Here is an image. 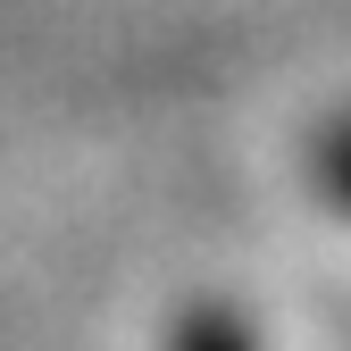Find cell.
Returning a JSON list of instances; mask_svg holds the SVG:
<instances>
[{
    "instance_id": "6da1fadb",
    "label": "cell",
    "mask_w": 351,
    "mask_h": 351,
    "mask_svg": "<svg viewBox=\"0 0 351 351\" xmlns=\"http://www.w3.org/2000/svg\"><path fill=\"white\" fill-rule=\"evenodd\" d=\"M176 351H251V335H243V318H226V310H193L184 335H176Z\"/></svg>"
},
{
    "instance_id": "7a4b0ae2",
    "label": "cell",
    "mask_w": 351,
    "mask_h": 351,
    "mask_svg": "<svg viewBox=\"0 0 351 351\" xmlns=\"http://www.w3.org/2000/svg\"><path fill=\"white\" fill-rule=\"evenodd\" d=\"M318 184L335 201H351V125H335V134L318 143Z\"/></svg>"
}]
</instances>
